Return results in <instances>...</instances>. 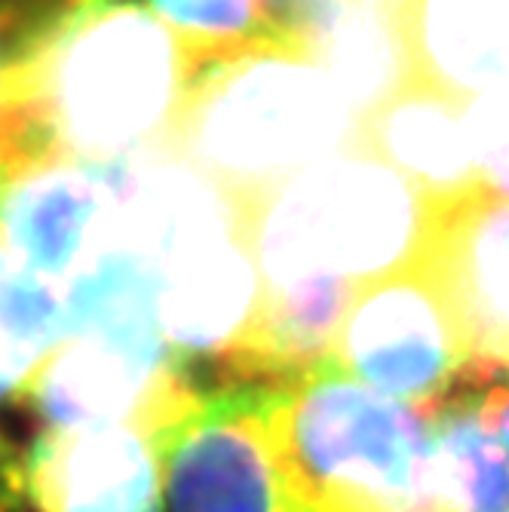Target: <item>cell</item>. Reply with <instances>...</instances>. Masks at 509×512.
<instances>
[{
  "label": "cell",
  "instance_id": "obj_7",
  "mask_svg": "<svg viewBox=\"0 0 509 512\" xmlns=\"http://www.w3.org/2000/svg\"><path fill=\"white\" fill-rule=\"evenodd\" d=\"M270 387L218 384L166 439L172 512H298L267 414Z\"/></svg>",
  "mask_w": 509,
  "mask_h": 512
},
{
  "label": "cell",
  "instance_id": "obj_16",
  "mask_svg": "<svg viewBox=\"0 0 509 512\" xmlns=\"http://www.w3.org/2000/svg\"><path fill=\"white\" fill-rule=\"evenodd\" d=\"M65 341L62 289L0 255V399L19 396L31 371Z\"/></svg>",
  "mask_w": 509,
  "mask_h": 512
},
{
  "label": "cell",
  "instance_id": "obj_18",
  "mask_svg": "<svg viewBox=\"0 0 509 512\" xmlns=\"http://www.w3.org/2000/svg\"><path fill=\"white\" fill-rule=\"evenodd\" d=\"M108 0H0V92L37 74Z\"/></svg>",
  "mask_w": 509,
  "mask_h": 512
},
{
  "label": "cell",
  "instance_id": "obj_21",
  "mask_svg": "<svg viewBox=\"0 0 509 512\" xmlns=\"http://www.w3.org/2000/svg\"><path fill=\"white\" fill-rule=\"evenodd\" d=\"M25 497V457L0 433V512H19Z\"/></svg>",
  "mask_w": 509,
  "mask_h": 512
},
{
  "label": "cell",
  "instance_id": "obj_19",
  "mask_svg": "<svg viewBox=\"0 0 509 512\" xmlns=\"http://www.w3.org/2000/svg\"><path fill=\"white\" fill-rule=\"evenodd\" d=\"M467 132L488 188L509 200V86L467 105Z\"/></svg>",
  "mask_w": 509,
  "mask_h": 512
},
{
  "label": "cell",
  "instance_id": "obj_1",
  "mask_svg": "<svg viewBox=\"0 0 509 512\" xmlns=\"http://www.w3.org/2000/svg\"><path fill=\"white\" fill-rule=\"evenodd\" d=\"M114 181V246L151 267L172 356L184 371L206 362L221 384H240L261 325V273L246 212L172 151L114 166Z\"/></svg>",
  "mask_w": 509,
  "mask_h": 512
},
{
  "label": "cell",
  "instance_id": "obj_23",
  "mask_svg": "<svg viewBox=\"0 0 509 512\" xmlns=\"http://www.w3.org/2000/svg\"><path fill=\"white\" fill-rule=\"evenodd\" d=\"M405 512H421V509H405Z\"/></svg>",
  "mask_w": 509,
  "mask_h": 512
},
{
  "label": "cell",
  "instance_id": "obj_12",
  "mask_svg": "<svg viewBox=\"0 0 509 512\" xmlns=\"http://www.w3.org/2000/svg\"><path fill=\"white\" fill-rule=\"evenodd\" d=\"M353 151L387 163L436 206L488 188L467 132V105L421 77H408L359 117Z\"/></svg>",
  "mask_w": 509,
  "mask_h": 512
},
{
  "label": "cell",
  "instance_id": "obj_10",
  "mask_svg": "<svg viewBox=\"0 0 509 512\" xmlns=\"http://www.w3.org/2000/svg\"><path fill=\"white\" fill-rule=\"evenodd\" d=\"M114 224V166L56 163L0 191V255L56 289L114 246Z\"/></svg>",
  "mask_w": 509,
  "mask_h": 512
},
{
  "label": "cell",
  "instance_id": "obj_8",
  "mask_svg": "<svg viewBox=\"0 0 509 512\" xmlns=\"http://www.w3.org/2000/svg\"><path fill=\"white\" fill-rule=\"evenodd\" d=\"M188 414L46 427L25 454V494L37 512H163L166 439Z\"/></svg>",
  "mask_w": 509,
  "mask_h": 512
},
{
  "label": "cell",
  "instance_id": "obj_6",
  "mask_svg": "<svg viewBox=\"0 0 509 512\" xmlns=\"http://www.w3.org/2000/svg\"><path fill=\"white\" fill-rule=\"evenodd\" d=\"M332 359L362 384L424 408L442 402L476 365L427 264L362 286L338 325Z\"/></svg>",
  "mask_w": 509,
  "mask_h": 512
},
{
  "label": "cell",
  "instance_id": "obj_17",
  "mask_svg": "<svg viewBox=\"0 0 509 512\" xmlns=\"http://www.w3.org/2000/svg\"><path fill=\"white\" fill-rule=\"evenodd\" d=\"M142 7L160 19L188 50L194 71L206 62L230 59L261 46H289L276 37L258 0H108Z\"/></svg>",
  "mask_w": 509,
  "mask_h": 512
},
{
  "label": "cell",
  "instance_id": "obj_15",
  "mask_svg": "<svg viewBox=\"0 0 509 512\" xmlns=\"http://www.w3.org/2000/svg\"><path fill=\"white\" fill-rule=\"evenodd\" d=\"M313 59L332 77L356 120L368 114L414 77L399 0H344Z\"/></svg>",
  "mask_w": 509,
  "mask_h": 512
},
{
  "label": "cell",
  "instance_id": "obj_11",
  "mask_svg": "<svg viewBox=\"0 0 509 512\" xmlns=\"http://www.w3.org/2000/svg\"><path fill=\"white\" fill-rule=\"evenodd\" d=\"M427 267L473 356L509 375V200L482 188L464 200L433 203Z\"/></svg>",
  "mask_w": 509,
  "mask_h": 512
},
{
  "label": "cell",
  "instance_id": "obj_24",
  "mask_svg": "<svg viewBox=\"0 0 509 512\" xmlns=\"http://www.w3.org/2000/svg\"><path fill=\"white\" fill-rule=\"evenodd\" d=\"M298 512H313V509H298Z\"/></svg>",
  "mask_w": 509,
  "mask_h": 512
},
{
  "label": "cell",
  "instance_id": "obj_3",
  "mask_svg": "<svg viewBox=\"0 0 509 512\" xmlns=\"http://www.w3.org/2000/svg\"><path fill=\"white\" fill-rule=\"evenodd\" d=\"M191 77L188 50L160 19L108 4L0 96L28 99L62 160L120 166L169 151Z\"/></svg>",
  "mask_w": 509,
  "mask_h": 512
},
{
  "label": "cell",
  "instance_id": "obj_5",
  "mask_svg": "<svg viewBox=\"0 0 509 512\" xmlns=\"http://www.w3.org/2000/svg\"><path fill=\"white\" fill-rule=\"evenodd\" d=\"M270 433L286 485L313 512L424 506L430 408L362 384L332 356L270 387Z\"/></svg>",
  "mask_w": 509,
  "mask_h": 512
},
{
  "label": "cell",
  "instance_id": "obj_9",
  "mask_svg": "<svg viewBox=\"0 0 509 512\" xmlns=\"http://www.w3.org/2000/svg\"><path fill=\"white\" fill-rule=\"evenodd\" d=\"M203 390L178 365L102 338H65L22 384L19 399L46 427H92L135 417H178Z\"/></svg>",
  "mask_w": 509,
  "mask_h": 512
},
{
  "label": "cell",
  "instance_id": "obj_22",
  "mask_svg": "<svg viewBox=\"0 0 509 512\" xmlns=\"http://www.w3.org/2000/svg\"><path fill=\"white\" fill-rule=\"evenodd\" d=\"M497 427H500V436L503 442L509 445V384L500 390L497 396Z\"/></svg>",
  "mask_w": 509,
  "mask_h": 512
},
{
  "label": "cell",
  "instance_id": "obj_14",
  "mask_svg": "<svg viewBox=\"0 0 509 512\" xmlns=\"http://www.w3.org/2000/svg\"><path fill=\"white\" fill-rule=\"evenodd\" d=\"M411 74L460 105L509 86V0H399Z\"/></svg>",
  "mask_w": 509,
  "mask_h": 512
},
{
  "label": "cell",
  "instance_id": "obj_20",
  "mask_svg": "<svg viewBox=\"0 0 509 512\" xmlns=\"http://www.w3.org/2000/svg\"><path fill=\"white\" fill-rule=\"evenodd\" d=\"M341 4L344 0H258L270 31L310 59L335 25Z\"/></svg>",
  "mask_w": 509,
  "mask_h": 512
},
{
  "label": "cell",
  "instance_id": "obj_2",
  "mask_svg": "<svg viewBox=\"0 0 509 512\" xmlns=\"http://www.w3.org/2000/svg\"><path fill=\"white\" fill-rule=\"evenodd\" d=\"M356 123L316 59L261 46L194 71L169 151L246 212L301 169L353 148Z\"/></svg>",
  "mask_w": 509,
  "mask_h": 512
},
{
  "label": "cell",
  "instance_id": "obj_13",
  "mask_svg": "<svg viewBox=\"0 0 509 512\" xmlns=\"http://www.w3.org/2000/svg\"><path fill=\"white\" fill-rule=\"evenodd\" d=\"M503 371H473L430 408V460L421 512H509V445L497 427Z\"/></svg>",
  "mask_w": 509,
  "mask_h": 512
},
{
  "label": "cell",
  "instance_id": "obj_4",
  "mask_svg": "<svg viewBox=\"0 0 509 512\" xmlns=\"http://www.w3.org/2000/svg\"><path fill=\"white\" fill-rule=\"evenodd\" d=\"M246 227L264 292L313 279L362 289L427 264L433 203L387 163L347 148L249 206Z\"/></svg>",
  "mask_w": 509,
  "mask_h": 512
}]
</instances>
